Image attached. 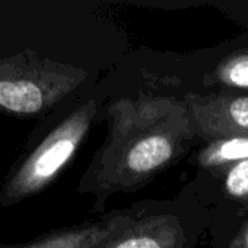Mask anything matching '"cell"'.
<instances>
[{
  "instance_id": "6da1fadb",
  "label": "cell",
  "mask_w": 248,
  "mask_h": 248,
  "mask_svg": "<svg viewBox=\"0 0 248 248\" xmlns=\"http://www.w3.org/2000/svg\"><path fill=\"white\" fill-rule=\"evenodd\" d=\"M109 131L78 180L77 192L103 211L115 193L144 187L182 158L196 137L185 100L164 96L119 97L105 105Z\"/></svg>"
},
{
  "instance_id": "7a4b0ae2",
  "label": "cell",
  "mask_w": 248,
  "mask_h": 248,
  "mask_svg": "<svg viewBox=\"0 0 248 248\" xmlns=\"http://www.w3.org/2000/svg\"><path fill=\"white\" fill-rule=\"evenodd\" d=\"M103 109L97 89L89 86L41 119L0 182V209L48 189L71 164Z\"/></svg>"
},
{
  "instance_id": "3957f363",
  "label": "cell",
  "mask_w": 248,
  "mask_h": 248,
  "mask_svg": "<svg viewBox=\"0 0 248 248\" xmlns=\"http://www.w3.org/2000/svg\"><path fill=\"white\" fill-rule=\"evenodd\" d=\"M89 70L32 49L0 54V115L41 121L60 103L87 89Z\"/></svg>"
},
{
  "instance_id": "277c9868",
  "label": "cell",
  "mask_w": 248,
  "mask_h": 248,
  "mask_svg": "<svg viewBox=\"0 0 248 248\" xmlns=\"http://www.w3.org/2000/svg\"><path fill=\"white\" fill-rule=\"evenodd\" d=\"M189 109L196 135L214 141L230 137H248V96L187 93Z\"/></svg>"
},
{
  "instance_id": "5b68a950",
  "label": "cell",
  "mask_w": 248,
  "mask_h": 248,
  "mask_svg": "<svg viewBox=\"0 0 248 248\" xmlns=\"http://www.w3.org/2000/svg\"><path fill=\"white\" fill-rule=\"evenodd\" d=\"M134 218L129 212H113L99 219L48 231L26 243H0V248H94Z\"/></svg>"
},
{
  "instance_id": "8992f818",
  "label": "cell",
  "mask_w": 248,
  "mask_h": 248,
  "mask_svg": "<svg viewBox=\"0 0 248 248\" xmlns=\"http://www.w3.org/2000/svg\"><path fill=\"white\" fill-rule=\"evenodd\" d=\"M185 232L177 218L154 215L132 218L122 230L94 248H183Z\"/></svg>"
},
{
  "instance_id": "52a82bcc",
  "label": "cell",
  "mask_w": 248,
  "mask_h": 248,
  "mask_svg": "<svg viewBox=\"0 0 248 248\" xmlns=\"http://www.w3.org/2000/svg\"><path fill=\"white\" fill-rule=\"evenodd\" d=\"M248 160V137H230L209 141L198 154V164L212 173L225 174Z\"/></svg>"
},
{
  "instance_id": "ba28073f",
  "label": "cell",
  "mask_w": 248,
  "mask_h": 248,
  "mask_svg": "<svg viewBox=\"0 0 248 248\" xmlns=\"http://www.w3.org/2000/svg\"><path fill=\"white\" fill-rule=\"evenodd\" d=\"M209 83L232 89H248V48L227 55L209 76Z\"/></svg>"
},
{
  "instance_id": "9c48e42d",
  "label": "cell",
  "mask_w": 248,
  "mask_h": 248,
  "mask_svg": "<svg viewBox=\"0 0 248 248\" xmlns=\"http://www.w3.org/2000/svg\"><path fill=\"white\" fill-rule=\"evenodd\" d=\"M224 189L230 198L248 202V160L234 166L225 173Z\"/></svg>"
},
{
  "instance_id": "30bf717a",
  "label": "cell",
  "mask_w": 248,
  "mask_h": 248,
  "mask_svg": "<svg viewBox=\"0 0 248 248\" xmlns=\"http://www.w3.org/2000/svg\"><path fill=\"white\" fill-rule=\"evenodd\" d=\"M230 248H248V222L240 230L237 237L232 240Z\"/></svg>"
}]
</instances>
